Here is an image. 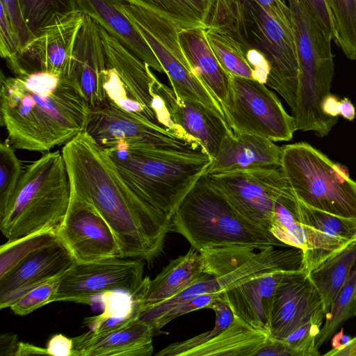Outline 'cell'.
Returning a JSON list of instances; mask_svg holds the SVG:
<instances>
[{"instance_id":"6da1fadb","label":"cell","mask_w":356,"mask_h":356,"mask_svg":"<svg viewBox=\"0 0 356 356\" xmlns=\"http://www.w3.org/2000/svg\"><path fill=\"white\" fill-rule=\"evenodd\" d=\"M71 193L90 203L111 228L120 257L152 262L163 250L171 220L136 198L107 152L83 131L61 149Z\"/></svg>"},{"instance_id":"7a4b0ae2","label":"cell","mask_w":356,"mask_h":356,"mask_svg":"<svg viewBox=\"0 0 356 356\" xmlns=\"http://www.w3.org/2000/svg\"><path fill=\"white\" fill-rule=\"evenodd\" d=\"M90 106L70 76L1 74V124L15 149L47 152L86 131Z\"/></svg>"},{"instance_id":"3957f363","label":"cell","mask_w":356,"mask_h":356,"mask_svg":"<svg viewBox=\"0 0 356 356\" xmlns=\"http://www.w3.org/2000/svg\"><path fill=\"white\" fill-rule=\"evenodd\" d=\"M104 150L129 192L169 220L213 161L202 147L120 144Z\"/></svg>"},{"instance_id":"277c9868","label":"cell","mask_w":356,"mask_h":356,"mask_svg":"<svg viewBox=\"0 0 356 356\" xmlns=\"http://www.w3.org/2000/svg\"><path fill=\"white\" fill-rule=\"evenodd\" d=\"M70 198V183L62 152H45L23 168L13 196L0 213V230L7 242L43 232H56Z\"/></svg>"},{"instance_id":"5b68a950","label":"cell","mask_w":356,"mask_h":356,"mask_svg":"<svg viewBox=\"0 0 356 356\" xmlns=\"http://www.w3.org/2000/svg\"><path fill=\"white\" fill-rule=\"evenodd\" d=\"M172 232L197 251L218 246L257 250L288 247L273 234L241 214L203 175L181 202L171 218Z\"/></svg>"},{"instance_id":"8992f818","label":"cell","mask_w":356,"mask_h":356,"mask_svg":"<svg viewBox=\"0 0 356 356\" xmlns=\"http://www.w3.org/2000/svg\"><path fill=\"white\" fill-rule=\"evenodd\" d=\"M298 63L296 105L292 111L296 130L326 136L338 118L326 115L322 104L330 95L334 75L332 39L326 35L304 0H287Z\"/></svg>"},{"instance_id":"52a82bcc","label":"cell","mask_w":356,"mask_h":356,"mask_svg":"<svg viewBox=\"0 0 356 356\" xmlns=\"http://www.w3.org/2000/svg\"><path fill=\"white\" fill-rule=\"evenodd\" d=\"M296 197L308 207L356 220V181L344 167L307 143L282 146L280 168Z\"/></svg>"},{"instance_id":"ba28073f","label":"cell","mask_w":356,"mask_h":356,"mask_svg":"<svg viewBox=\"0 0 356 356\" xmlns=\"http://www.w3.org/2000/svg\"><path fill=\"white\" fill-rule=\"evenodd\" d=\"M106 69L102 84L106 102L170 131L181 130L172 122L156 89L158 79L150 67L99 26Z\"/></svg>"},{"instance_id":"9c48e42d","label":"cell","mask_w":356,"mask_h":356,"mask_svg":"<svg viewBox=\"0 0 356 356\" xmlns=\"http://www.w3.org/2000/svg\"><path fill=\"white\" fill-rule=\"evenodd\" d=\"M120 9L154 53L177 97L200 102L224 117L220 102L191 67L179 43V29L148 8L125 2Z\"/></svg>"},{"instance_id":"30bf717a","label":"cell","mask_w":356,"mask_h":356,"mask_svg":"<svg viewBox=\"0 0 356 356\" xmlns=\"http://www.w3.org/2000/svg\"><path fill=\"white\" fill-rule=\"evenodd\" d=\"M225 121L235 133H246L274 142L289 141L296 130L277 96L253 79L230 75L225 99L220 103Z\"/></svg>"},{"instance_id":"8fae6325","label":"cell","mask_w":356,"mask_h":356,"mask_svg":"<svg viewBox=\"0 0 356 356\" xmlns=\"http://www.w3.org/2000/svg\"><path fill=\"white\" fill-rule=\"evenodd\" d=\"M244 7L251 44L267 58L270 70L266 85L295 109L298 63L293 29L268 14L255 0H239Z\"/></svg>"},{"instance_id":"7c38bea8","label":"cell","mask_w":356,"mask_h":356,"mask_svg":"<svg viewBox=\"0 0 356 356\" xmlns=\"http://www.w3.org/2000/svg\"><path fill=\"white\" fill-rule=\"evenodd\" d=\"M144 266L143 260L122 257L75 262L60 276L54 302L89 305L95 297L112 291L135 296L145 282Z\"/></svg>"},{"instance_id":"4fadbf2b","label":"cell","mask_w":356,"mask_h":356,"mask_svg":"<svg viewBox=\"0 0 356 356\" xmlns=\"http://www.w3.org/2000/svg\"><path fill=\"white\" fill-rule=\"evenodd\" d=\"M206 175L209 184L241 214L267 230L277 200L289 187L280 168Z\"/></svg>"},{"instance_id":"5bb4252c","label":"cell","mask_w":356,"mask_h":356,"mask_svg":"<svg viewBox=\"0 0 356 356\" xmlns=\"http://www.w3.org/2000/svg\"><path fill=\"white\" fill-rule=\"evenodd\" d=\"M86 131L104 149L120 144L201 147L150 121L107 102L91 108Z\"/></svg>"},{"instance_id":"9a60e30c","label":"cell","mask_w":356,"mask_h":356,"mask_svg":"<svg viewBox=\"0 0 356 356\" xmlns=\"http://www.w3.org/2000/svg\"><path fill=\"white\" fill-rule=\"evenodd\" d=\"M268 270L264 256L250 249L234 248L218 256L207 273L175 297L143 309L138 319L148 325L170 307L207 293H220Z\"/></svg>"},{"instance_id":"2e32d148","label":"cell","mask_w":356,"mask_h":356,"mask_svg":"<svg viewBox=\"0 0 356 356\" xmlns=\"http://www.w3.org/2000/svg\"><path fill=\"white\" fill-rule=\"evenodd\" d=\"M326 312L305 268L284 272L274 294L269 336L284 340L307 323L321 327Z\"/></svg>"},{"instance_id":"e0dca14e","label":"cell","mask_w":356,"mask_h":356,"mask_svg":"<svg viewBox=\"0 0 356 356\" xmlns=\"http://www.w3.org/2000/svg\"><path fill=\"white\" fill-rule=\"evenodd\" d=\"M76 262L120 257L116 238L104 218L89 202L71 193L65 218L56 231Z\"/></svg>"},{"instance_id":"ac0fdd59","label":"cell","mask_w":356,"mask_h":356,"mask_svg":"<svg viewBox=\"0 0 356 356\" xmlns=\"http://www.w3.org/2000/svg\"><path fill=\"white\" fill-rule=\"evenodd\" d=\"M83 20V13L74 12L46 27L22 49L14 75L43 71L72 77L74 50Z\"/></svg>"},{"instance_id":"d6986e66","label":"cell","mask_w":356,"mask_h":356,"mask_svg":"<svg viewBox=\"0 0 356 356\" xmlns=\"http://www.w3.org/2000/svg\"><path fill=\"white\" fill-rule=\"evenodd\" d=\"M298 201L289 186L276 201L269 231L286 246L301 249L305 267L310 272L353 241L331 236L303 224Z\"/></svg>"},{"instance_id":"ffe728a7","label":"cell","mask_w":356,"mask_h":356,"mask_svg":"<svg viewBox=\"0 0 356 356\" xmlns=\"http://www.w3.org/2000/svg\"><path fill=\"white\" fill-rule=\"evenodd\" d=\"M75 262L59 238L32 252L0 276V308L10 307L29 290L61 276Z\"/></svg>"},{"instance_id":"44dd1931","label":"cell","mask_w":356,"mask_h":356,"mask_svg":"<svg viewBox=\"0 0 356 356\" xmlns=\"http://www.w3.org/2000/svg\"><path fill=\"white\" fill-rule=\"evenodd\" d=\"M156 88L172 122L186 135L197 140L213 159L231 130L224 117L200 102L177 97L172 88L159 80Z\"/></svg>"},{"instance_id":"7402d4cb","label":"cell","mask_w":356,"mask_h":356,"mask_svg":"<svg viewBox=\"0 0 356 356\" xmlns=\"http://www.w3.org/2000/svg\"><path fill=\"white\" fill-rule=\"evenodd\" d=\"M282 147L260 136L235 133L223 139L206 175H219L252 169H278Z\"/></svg>"},{"instance_id":"603a6c76","label":"cell","mask_w":356,"mask_h":356,"mask_svg":"<svg viewBox=\"0 0 356 356\" xmlns=\"http://www.w3.org/2000/svg\"><path fill=\"white\" fill-rule=\"evenodd\" d=\"M152 329L138 318L103 331L89 330L72 338V356H150Z\"/></svg>"},{"instance_id":"cb8c5ba5","label":"cell","mask_w":356,"mask_h":356,"mask_svg":"<svg viewBox=\"0 0 356 356\" xmlns=\"http://www.w3.org/2000/svg\"><path fill=\"white\" fill-rule=\"evenodd\" d=\"M106 69V55L99 26L92 17L83 14V24L74 50L72 78L77 83L90 108L106 103L102 84V76Z\"/></svg>"},{"instance_id":"d4e9b609","label":"cell","mask_w":356,"mask_h":356,"mask_svg":"<svg viewBox=\"0 0 356 356\" xmlns=\"http://www.w3.org/2000/svg\"><path fill=\"white\" fill-rule=\"evenodd\" d=\"M283 273L257 275L223 291L234 316L269 335L273 297Z\"/></svg>"},{"instance_id":"484cf974","label":"cell","mask_w":356,"mask_h":356,"mask_svg":"<svg viewBox=\"0 0 356 356\" xmlns=\"http://www.w3.org/2000/svg\"><path fill=\"white\" fill-rule=\"evenodd\" d=\"M125 2L124 0H76L79 10L92 17L150 68L164 73L150 47L120 9V6Z\"/></svg>"},{"instance_id":"4316f807","label":"cell","mask_w":356,"mask_h":356,"mask_svg":"<svg viewBox=\"0 0 356 356\" xmlns=\"http://www.w3.org/2000/svg\"><path fill=\"white\" fill-rule=\"evenodd\" d=\"M205 274L200 252L191 248L186 254L170 261L154 279L149 280L140 301L141 310L175 297Z\"/></svg>"},{"instance_id":"83f0119b","label":"cell","mask_w":356,"mask_h":356,"mask_svg":"<svg viewBox=\"0 0 356 356\" xmlns=\"http://www.w3.org/2000/svg\"><path fill=\"white\" fill-rule=\"evenodd\" d=\"M182 51L195 74L220 102L228 90L229 75L216 58L205 35V29L194 27L178 33Z\"/></svg>"},{"instance_id":"f1b7e54d","label":"cell","mask_w":356,"mask_h":356,"mask_svg":"<svg viewBox=\"0 0 356 356\" xmlns=\"http://www.w3.org/2000/svg\"><path fill=\"white\" fill-rule=\"evenodd\" d=\"M268 339L266 333L234 316L220 333L184 356H256Z\"/></svg>"},{"instance_id":"f546056e","label":"cell","mask_w":356,"mask_h":356,"mask_svg":"<svg viewBox=\"0 0 356 356\" xmlns=\"http://www.w3.org/2000/svg\"><path fill=\"white\" fill-rule=\"evenodd\" d=\"M355 264L356 239L309 272L310 278L322 298L326 314Z\"/></svg>"},{"instance_id":"4dcf8cb0","label":"cell","mask_w":356,"mask_h":356,"mask_svg":"<svg viewBox=\"0 0 356 356\" xmlns=\"http://www.w3.org/2000/svg\"><path fill=\"white\" fill-rule=\"evenodd\" d=\"M153 10L170 20L179 30L203 27L213 0H124Z\"/></svg>"},{"instance_id":"1f68e13d","label":"cell","mask_w":356,"mask_h":356,"mask_svg":"<svg viewBox=\"0 0 356 356\" xmlns=\"http://www.w3.org/2000/svg\"><path fill=\"white\" fill-rule=\"evenodd\" d=\"M208 29L229 35L241 44L245 53L253 47L245 11L239 0H213L205 21V29Z\"/></svg>"},{"instance_id":"d6a6232c","label":"cell","mask_w":356,"mask_h":356,"mask_svg":"<svg viewBox=\"0 0 356 356\" xmlns=\"http://www.w3.org/2000/svg\"><path fill=\"white\" fill-rule=\"evenodd\" d=\"M104 302L102 314L83 321V325L95 332H103L138 318L141 310L137 296L122 291L107 292L100 295Z\"/></svg>"},{"instance_id":"836d02e7","label":"cell","mask_w":356,"mask_h":356,"mask_svg":"<svg viewBox=\"0 0 356 356\" xmlns=\"http://www.w3.org/2000/svg\"><path fill=\"white\" fill-rule=\"evenodd\" d=\"M19 1L23 17L33 37L79 10L76 0Z\"/></svg>"},{"instance_id":"e575fe53","label":"cell","mask_w":356,"mask_h":356,"mask_svg":"<svg viewBox=\"0 0 356 356\" xmlns=\"http://www.w3.org/2000/svg\"><path fill=\"white\" fill-rule=\"evenodd\" d=\"M205 35L220 65L229 76L254 79L253 70L237 41L212 29H205Z\"/></svg>"},{"instance_id":"d590c367","label":"cell","mask_w":356,"mask_h":356,"mask_svg":"<svg viewBox=\"0 0 356 356\" xmlns=\"http://www.w3.org/2000/svg\"><path fill=\"white\" fill-rule=\"evenodd\" d=\"M356 295V264L347 281L332 302L325 316V321L316 337L318 349L350 318L355 316Z\"/></svg>"},{"instance_id":"8d00e7d4","label":"cell","mask_w":356,"mask_h":356,"mask_svg":"<svg viewBox=\"0 0 356 356\" xmlns=\"http://www.w3.org/2000/svg\"><path fill=\"white\" fill-rule=\"evenodd\" d=\"M207 308L216 314L215 325L213 329L191 339L171 343L156 353V356H184L190 350L211 340L233 321L234 314L225 297L224 293H219Z\"/></svg>"},{"instance_id":"74e56055","label":"cell","mask_w":356,"mask_h":356,"mask_svg":"<svg viewBox=\"0 0 356 356\" xmlns=\"http://www.w3.org/2000/svg\"><path fill=\"white\" fill-rule=\"evenodd\" d=\"M335 29L334 42L345 56L356 60V0H326Z\"/></svg>"},{"instance_id":"f35d334b","label":"cell","mask_w":356,"mask_h":356,"mask_svg":"<svg viewBox=\"0 0 356 356\" xmlns=\"http://www.w3.org/2000/svg\"><path fill=\"white\" fill-rule=\"evenodd\" d=\"M298 200V216L303 224L333 237L356 239V220L334 216Z\"/></svg>"},{"instance_id":"ab89813d","label":"cell","mask_w":356,"mask_h":356,"mask_svg":"<svg viewBox=\"0 0 356 356\" xmlns=\"http://www.w3.org/2000/svg\"><path fill=\"white\" fill-rule=\"evenodd\" d=\"M58 237L54 231L43 232L14 242H6L0 248V276L35 250L52 243Z\"/></svg>"},{"instance_id":"60d3db41","label":"cell","mask_w":356,"mask_h":356,"mask_svg":"<svg viewBox=\"0 0 356 356\" xmlns=\"http://www.w3.org/2000/svg\"><path fill=\"white\" fill-rule=\"evenodd\" d=\"M15 148L6 140L0 145V213L13 196L23 172Z\"/></svg>"},{"instance_id":"b9f144b4","label":"cell","mask_w":356,"mask_h":356,"mask_svg":"<svg viewBox=\"0 0 356 356\" xmlns=\"http://www.w3.org/2000/svg\"><path fill=\"white\" fill-rule=\"evenodd\" d=\"M60 276L47 281L29 290L10 307L16 315L24 316L54 302Z\"/></svg>"},{"instance_id":"7bdbcfd3","label":"cell","mask_w":356,"mask_h":356,"mask_svg":"<svg viewBox=\"0 0 356 356\" xmlns=\"http://www.w3.org/2000/svg\"><path fill=\"white\" fill-rule=\"evenodd\" d=\"M0 8V54L14 74L18 67L22 46L8 15L2 7Z\"/></svg>"},{"instance_id":"ee69618b","label":"cell","mask_w":356,"mask_h":356,"mask_svg":"<svg viewBox=\"0 0 356 356\" xmlns=\"http://www.w3.org/2000/svg\"><path fill=\"white\" fill-rule=\"evenodd\" d=\"M218 294L207 293L200 295L191 300L177 304L163 313L153 321L149 326L152 329L154 334L159 333L163 326L173 319L195 310L207 308Z\"/></svg>"},{"instance_id":"f6af8a7d","label":"cell","mask_w":356,"mask_h":356,"mask_svg":"<svg viewBox=\"0 0 356 356\" xmlns=\"http://www.w3.org/2000/svg\"><path fill=\"white\" fill-rule=\"evenodd\" d=\"M0 6L6 11L10 23L19 36L22 48L33 38L22 15L19 0H0Z\"/></svg>"},{"instance_id":"bcb514c9","label":"cell","mask_w":356,"mask_h":356,"mask_svg":"<svg viewBox=\"0 0 356 356\" xmlns=\"http://www.w3.org/2000/svg\"><path fill=\"white\" fill-rule=\"evenodd\" d=\"M320 26L327 37L336 39V29L333 17L326 0H304Z\"/></svg>"},{"instance_id":"7dc6e473","label":"cell","mask_w":356,"mask_h":356,"mask_svg":"<svg viewBox=\"0 0 356 356\" xmlns=\"http://www.w3.org/2000/svg\"><path fill=\"white\" fill-rule=\"evenodd\" d=\"M268 14L289 29H293L291 13L284 0H255Z\"/></svg>"},{"instance_id":"c3c4849f","label":"cell","mask_w":356,"mask_h":356,"mask_svg":"<svg viewBox=\"0 0 356 356\" xmlns=\"http://www.w3.org/2000/svg\"><path fill=\"white\" fill-rule=\"evenodd\" d=\"M245 54L253 70L254 79L266 84L270 70L269 63L266 56L254 47L249 49Z\"/></svg>"},{"instance_id":"681fc988","label":"cell","mask_w":356,"mask_h":356,"mask_svg":"<svg viewBox=\"0 0 356 356\" xmlns=\"http://www.w3.org/2000/svg\"><path fill=\"white\" fill-rule=\"evenodd\" d=\"M300 356L298 351L291 347L285 341L269 339L264 346L257 353L256 356Z\"/></svg>"},{"instance_id":"f907efd6","label":"cell","mask_w":356,"mask_h":356,"mask_svg":"<svg viewBox=\"0 0 356 356\" xmlns=\"http://www.w3.org/2000/svg\"><path fill=\"white\" fill-rule=\"evenodd\" d=\"M49 355L72 356L73 341L62 334L52 336L47 343Z\"/></svg>"},{"instance_id":"816d5d0a","label":"cell","mask_w":356,"mask_h":356,"mask_svg":"<svg viewBox=\"0 0 356 356\" xmlns=\"http://www.w3.org/2000/svg\"><path fill=\"white\" fill-rule=\"evenodd\" d=\"M19 341L17 335L12 333H4L0 336V355L16 356Z\"/></svg>"},{"instance_id":"f5cc1de1","label":"cell","mask_w":356,"mask_h":356,"mask_svg":"<svg viewBox=\"0 0 356 356\" xmlns=\"http://www.w3.org/2000/svg\"><path fill=\"white\" fill-rule=\"evenodd\" d=\"M327 356H356V337L324 354Z\"/></svg>"},{"instance_id":"db71d44e","label":"cell","mask_w":356,"mask_h":356,"mask_svg":"<svg viewBox=\"0 0 356 356\" xmlns=\"http://www.w3.org/2000/svg\"><path fill=\"white\" fill-rule=\"evenodd\" d=\"M339 100L338 98L330 94L323 100L322 109L326 115L337 118L339 115Z\"/></svg>"},{"instance_id":"11a10c76","label":"cell","mask_w":356,"mask_h":356,"mask_svg":"<svg viewBox=\"0 0 356 356\" xmlns=\"http://www.w3.org/2000/svg\"><path fill=\"white\" fill-rule=\"evenodd\" d=\"M31 355H48L47 348H42L28 343L19 342L16 356Z\"/></svg>"},{"instance_id":"9f6ffc18","label":"cell","mask_w":356,"mask_h":356,"mask_svg":"<svg viewBox=\"0 0 356 356\" xmlns=\"http://www.w3.org/2000/svg\"><path fill=\"white\" fill-rule=\"evenodd\" d=\"M339 115L345 119L352 121L355 117V109L351 102L346 97L339 100Z\"/></svg>"},{"instance_id":"6f0895ef","label":"cell","mask_w":356,"mask_h":356,"mask_svg":"<svg viewBox=\"0 0 356 356\" xmlns=\"http://www.w3.org/2000/svg\"><path fill=\"white\" fill-rule=\"evenodd\" d=\"M355 316H356V295H355Z\"/></svg>"}]
</instances>
